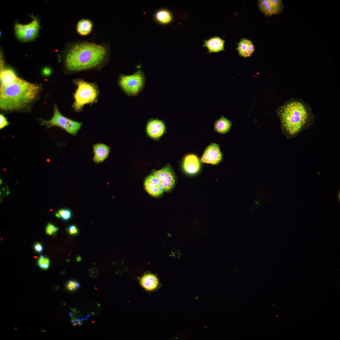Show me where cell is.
<instances>
[{"instance_id":"cell-1","label":"cell","mask_w":340,"mask_h":340,"mask_svg":"<svg viewBox=\"0 0 340 340\" xmlns=\"http://www.w3.org/2000/svg\"><path fill=\"white\" fill-rule=\"evenodd\" d=\"M108 44L84 42L74 43L67 49L65 63L69 71H77L96 68L106 60L109 53Z\"/></svg>"},{"instance_id":"cell-2","label":"cell","mask_w":340,"mask_h":340,"mask_svg":"<svg viewBox=\"0 0 340 340\" xmlns=\"http://www.w3.org/2000/svg\"><path fill=\"white\" fill-rule=\"evenodd\" d=\"M278 110L282 128L288 138L296 137L314 123L311 108L300 99L288 100Z\"/></svg>"},{"instance_id":"cell-3","label":"cell","mask_w":340,"mask_h":340,"mask_svg":"<svg viewBox=\"0 0 340 340\" xmlns=\"http://www.w3.org/2000/svg\"><path fill=\"white\" fill-rule=\"evenodd\" d=\"M40 90L38 85L18 78L10 85L1 87L0 108L13 110L24 108L35 99Z\"/></svg>"},{"instance_id":"cell-4","label":"cell","mask_w":340,"mask_h":340,"mask_svg":"<svg viewBox=\"0 0 340 340\" xmlns=\"http://www.w3.org/2000/svg\"><path fill=\"white\" fill-rule=\"evenodd\" d=\"M74 82L77 88L74 95L75 101L72 107L76 111L80 112L85 105L92 104L97 100L98 90L93 83L82 80H77Z\"/></svg>"},{"instance_id":"cell-5","label":"cell","mask_w":340,"mask_h":340,"mask_svg":"<svg viewBox=\"0 0 340 340\" xmlns=\"http://www.w3.org/2000/svg\"><path fill=\"white\" fill-rule=\"evenodd\" d=\"M145 82L144 72L139 70L130 75H121L119 79V85L128 95L135 96L143 89Z\"/></svg>"},{"instance_id":"cell-6","label":"cell","mask_w":340,"mask_h":340,"mask_svg":"<svg viewBox=\"0 0 340 340\" xmlns=\"http://www.w3.org/2000/svg\"><path fill=\"white\" fill-rule=\"evenodd\" d=\"M42 124L48 128L52 126L59 127L72 135H76L80 129L82 125L81 122H76L62 115L56 105L54 107L53 117L48 121L43 120Z\"/></svg>"},{"instance_id":"cell-7","label":"cell","mask_w":340,"mask_h":340,"mask_svg":"<svg viewBox=\"0 0 340 340\" xmlns=\"http://www.w3.org/2000/svg\"><path fill=\"white\" fill-rule=\"evenodd\" d=\"M32 20L30 23L22 24L16 23L14 25V31L16 38L20 41L27 42L34 41L39 35L40 26L39 20L37 17L31 16Z\"/></svg>"},{"instance_id":"cell-8","label":"cell","mask_w":340,"mask_h":340,"mask_svg":"<svg viewBox=\"0 0 340 340\" xmlns=\"http://www.w3.org/2000/svg\"><path fill=\"white\" fill-rule=\"evenodd\" d=\"M258 5L260 11L267 17L279 15L283 9V3L281 0H259Z\"/></svg>"},{"instance_id":"cell-9","label":"cell","mask_w":340,"mask_h":340,"mask_svg":"<svg viewBox=\"0 0 340 340\" xmlns=\"http://www.w3.org/2000/svg\"><path fill=\"white\" fill-rule=\"evenodd\" d=\"M152 174L158 179L164 191L170 190L174 186L175 182V177L173 171L169 167H165L160 170L155 171Z\"/></svg>"},{"instance_id":"cell-10","label":"cell","mask_w":340,"mask_h":340,"mask_svg":"<svg viewBox=\"0 0 340 340\" xmlns=\"http://www.w3.org/2000/svg\"><path fill=\"white\" fill-rule=\"evenodd\" d=\"M222 157L219 145L213 143L206 148L201 160L203 163L215 165L222 160Z\"/></svg>"},{"instance_id":"cell-11","label":"cell","mask_w":340,"mask_h":340,"mask_svg":"<svg viewBox=\"0 0 340 340\" xmlns=\"http://www.w3.org/2000/svg\"><path fill=\"white\" fill-rule=\"evenodd\" d=\"M144 186L146 191L154 197L160 196L164 191L158 179L152 174L146 178L144 182Z\"/></svg>"},{"instance_id":"cell-12","label":"cell","mask_w":340,"mask_h":340,"mask_svg":"<svg viewBox=\"0 0 340 340\" xmlns=\"http://www.w3.org/2000/svg\"><path fill=\"white\" fill-rule=\"evenodd\" d=\"M203 41L204 43L203 47H206L210 54L224 51L225 41L219 36L211 37L208 39L204 40Z\"/></svg>"},{"instance_id":"cell-13","label":"cell","mask_w":340,"mask_h":340,"mask_svg":"<svg viewBox=\"0 0 340 340\" xmlns=\"http://www.w3.org/2000/svg\"><path fill=\"white\" fill-rule=\"evenodd\" d=\"M146 130L150 136L154 139H157L161 136L164 133L165 126L162 121L158 120H153L148 123Z\"/></svg>"},{"instance_id":"cell-14","label":"cell","mask_w":340,"mask_h":340,"mask_svg":"<svg viewBox=\"0 0 340 340\" xmlns=\"http://www.w3.org/2000/svg\"><path fill=\"white\" fill-rule=\"evenodd\" d=\"M93 149L94 153L93 160L97 164L103 162L107 158L110 151V148L103 143L95 144Z\"/></svg>"},{"instance_id":"cell-15","label":"cell","mask_w":340,"mask_h":340,"mask_svg":"<svg viewBox=\"0 0 340 340\" xmlns=\"http://www.w3.org/2000/svg\"><path fill=\"white\" fill-rule=\"evenodd\" d=\"M153 18L156 23L162 25L169 24L173 20L172 12L166 8H161L156 10L153 14Z\"/></svg>"},{"instance_id":"cell-16","label":"cell","mask_w":340,"mask_h":340,"mask_svg":"<svg viewBox=\"0 0 340 340\" xmlns=\"http://www.w3.org/2000/svg\"><path fill=\"white\" fill-rule=\"evenodd\" d=\"M139 282L141 286L145 290L152 291L156 289L159 285L158 278L151 273H147L140 278Z\"/></svg>"},{"instance_id":"cell-17","label":"cell","mask_w":340,"mask_h":340,"mask_svg":"<svg viewBox=\"0 0 340 340\" xmlns=\"http://www.w3.org/2000/svg\"><path fill=\"white\" fill-rule=\"evenodd\" d=\"M183 167L184 170L187 173L193 174L198 171L200 163L197 156L190 154L184 158Z\"/></svg>"},{"instance_id":"cell-18","label":"cell","mask_w":340,"mask_h":340,"mask_svg":"<svg viewBox=\"0 0 340 340\" xmlns=\"http://www.w3.org/2000/svg\"><path fill=\"white\" fill-rule=\"evenodd\" d=\"M1 87H6L14 83L17 79L16 75L12 68L4 67L0 69Z\"/></svg>"},{"instance_id":"cell-19","label":"cell","mask_w":340,"mask_h":340,"mask_svg":"<svg viewBox=\"0 0 340 340\" xmlns=\"http://www.w3.org/2000/svg\"><path fill=\"white\" fill-rule=\"evenodd\" d=\"M236 49L240 56L246 58L251 56L254 51L255 48L251 41L242 38L238 43Z\"/></svg>"},{"instance_id":"cell-20","label":"cell","mask_w":340,"mask_h":340,"mask_svg":"<svg viewBox=\"0 0 340 340\" xmlns=\"http://www.w3.org/2000/svg\"><path fill=\"white\" fill-rule=\"evenodd\" d=\"M93 26V23L90 20L81 19L78 21L77 24V31L81 35H87L91 31Z\"/></svg>"},{"instance_id":"cell-21","label":"cell","mask_w":340,"mask_h":340,"mask_svg":"<svg viewBox=\"0 0 340 340\" xmlns=\"http://www.w3.org/2000/svg\"><path fill=\"white\" fill-rule=\"evenodd\" d=\"M232 126L231 122L224 116L216 121L214 129L218 133L225 134L229 132Z\"/></svg>"},{"instance_id":"cell-22","label":"cell","mask_w":340,"mask_h":340,"mask_svg":"<svg viewBox=\"0 0 340 340\" xmlns=\"http://www.w3.org/2000/svg\"><path fill=\"white\" fill-rule=\"evenodd\" d=\"M55 215L58 218H60L64 221H67L71 218L72 213L70 209L64 208L59 209Z\"/></svg>"},{"instance_id":"cell-23","label":"cell","mask_w":340,"mask_h":340,"mask_svg":"<svg viewBox=\"0 0 340 340\" xmlns=\"http://www.w3.org/2000/svg\"><path fill=\"white\" fill-rule=\"evenodd\" d=\"M49 260L48 258L40 256L37 261V264L42 269L46 270L49 267Z\"/></svg>"},{"instance_id":"cell-24","label":"cell","mask_w":340,"mask_h":340,"mask_svg":"<svg viewBox=\"0 0 340 340\" xmlns=\"http://www.w3.org/2000/svg\"><path fill=\"white\" fill-rule=\"evenodd\" d=\"M80 286V284L78 282L73 280L68 281L66 285L67 289L71 291L76 290L79 288Z\"/></svg>"},{"instance_id":"cell-25","label":"cell","mask_w":340,"mask_h":340,"mask_svg":"<svg viewBox=\"0 0 340 340\" xmlns=\"http://www.w3.org/2000/svg\"><path fill=\"white\" fill-rule=\"evenodd\" d=\"M59 228L55 226L51 223H49L47 225L46 232L47 234L49 235H52L56 233Z\"/></svg>"},{"instance_id":"cell-26","label":"cell","mask_w":340,"mask_h":340,"mask_svg":"<svg viewBox=\"0 0 340 340\" xmlns=\"http://www.w3.org/2000/svg\"><path fill=\"white\" fill-rule=\"evenodd\" d=\"M67 230L68 233L71 235H77L79 232V230L77 227L73 224L69 225L67 229Z\"/></svg>"},{"instance_id":"cell-27","label":"cell","mask_w":340,"mask_h":340,"mask_svg":"<svg viewBox=\"0 0 340 340\" xmlns=\"http://www.w3.org/2000/svg\"><path fill=\"white\" fill-rule=\"evenodd\" d=\"M8 125L6 118L3 114L0 115V128L2 129Z\"/></svg>"},{"instance_id":"cell-28","label":"cell","mask_w":340,"mask_h":340,"mask_svg":"<svg viewBox=\"0 0 340 340\" xmlns=\"http://www.w3.org/2000/svg\"><path fill=\"white\" fill-rule=\"evenodd\" d=\"M89 275L92 277H96L98 275L99 271L97 268H93L89 270Z\"/></svg>"},{"instance_id":"cell-29","label":"cell","mask_w":340,"mask_h":340,"mask_svg":"<svg viewBox=\"0 0 340 340\" xmlns=\"http://www.w3.org/2000/svg\"><path fill=\"white\" fill-rule=\"evenodd\" d=\"M42 73L44 76H49L52 73V69L49 67H44L42 70Z\"/></svg>"},{"instance_id":"cell-30","label":"cell","mask_w":340,"mask_h":340,"mask_svg":"<svg viewBox=\"0 0 340 340\" xmlns=\"http://www.w3.org/2000/svg\"><path fill=\"white\" fill-rule=\"evenodd\" d=\"M34 250L37 252L40 253L43 250V247L42 245L39 243H37L34 245Z\"/></svg>"},{"instance_id":"cell-31","label":"cell","mask_w":340,"mask_h":340,"mask_svg":"<svg viewBox=\"0 0 340 340\" xmlns=\"http://www.w3.org/2000/svg\"><path fill=\"white\" fill-rule=\"evenodd\" d=\"M82 260V258L81 257H80V256H77V257L76 258V260L78 262H80Z\"/></svg>"}]
</instances>
